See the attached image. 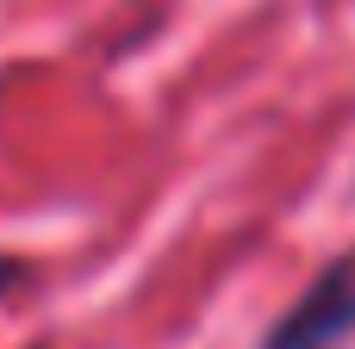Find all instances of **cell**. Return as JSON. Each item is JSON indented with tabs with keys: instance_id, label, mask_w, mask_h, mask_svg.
<instances>
[{
	"instance_id": "cell-2",
	"label": "cell",
	"mask_w": 355,
	"mask_h": 349,
	"mask_svg": "<svg viewBox=\"0 0 355 349\" xmlns=\"http://www.w3.org/2000/svg\"><path fill=\"white\" fill-rule=\"evenodd\" d=\"M25 275H31V269H25L19 256H6V250H0V300H6V293H12V287H19Z\"/></svg>"
},
{
	"instance_id": "cell-1",
	"label": "cell",
	"mask_w": 355,
	"mask_h": 349,
	"mask_svg": "<svg viewBox=\"0 0 355 349\" xmlns=\"http://www.w3.org/2000/svg\"><path fill=\"white\" fill-rule=\"evenodd\" d=\"M355 337V250L324 262L306 293L268 325L262 349H343Z\"/></svg>"
}]
</instances>
